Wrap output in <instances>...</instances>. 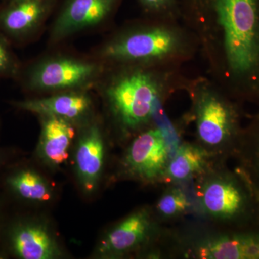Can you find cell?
<instances>
[{"label":"cell","instance_id":"obj_1","mask_svg":"<svg viewBox=\"0 0 259 259\" xmlns=\"http://www.w3.org/2000/svg\"><path fill=\"white\" fill-rule=\"evenodd\" d=\"M181 22L198 42L208 77L259 105V0H182Z\"/></svg>","mask_w":259,"mask_h":259},{"label":"cell","instance_id":"obj_2","mask_svg":"<svg viewBox=\"0 0 259 259\" xmlns=\"http://www.w3.org/2000/svg\"><path fill=\"white\" fill-rule=\"evenodd\" d=\"M106 88L114 120L125 136L141 133L155 124L168 99L185 91L189 78L182 67H117Z\"/></svg>","mask_w":259,"mask_h":259},{"label":"cell","instance_id":"obj_3","mask_svg":"<svg viewBox=\"0 0 259 259\" xmlns=\"http://www.w3.org/2000/svg\"><path fill=\"white\" fill-rule=\"evenodd\" d=\"M198 52L195 35L180 20L146 16L114 35L102 56L117 67H182Z\"/></svg>","mask_w":259,"mask_h":259},{"label":"cell","instance_id":"obj_4","mask_svg":"<svg viewBox=\"0 0 259 259\" xmlns=\"http://www.w3.org/2000/svg\"><path fill=\"white\" fill-rule=\"evenodd\" d=\"M185 91L191 101L185 117L195 126L194 142L221 161L233 157L243 129V104L208 76L189 79Z\"/></svg>","mask_w":259,"mask_h":259},{"label":"cell","instance_id":"obj_5","mask_svg":"<svg viewBox=\"0 0 259 259\" xmlns=\"http://www.w3.org/2000/svg\"><path fill=\"white\" fill-rule=\"evenodd\" d=\"M192 183L195 214L207 224L229 229L259 224L251 186L237 168L229 169L226 161L214 162Z\"/></svg>","mask_w":259,"mask_h":259},{"label":"cell","instance_id":"obj_6","mask_svg":"<svg viewBox=\"0 0 259 259\" xmlns=\"http://www.w3.org/2000/svg\"><path fill=\"white\" fill-rule=\"evenodd\" d=\"M159 258L259 259V228L229 229L193 225L166 230Z\"/></svg>","mask_w":259,"mask_h":259},{"label":"cell","instance_id":"obj_7","mask_svg":"<svg viewBox=\"0 0 259 259\" xmlns=\"http://www.w3.org/2000/svg\"><path fill=\"white\" fill-rule=\"evenodd\" d=\"M166 229L153 209L142 207L107 232L99 245L97 253L103 258H122L148 248V255L152 256Z\"/></svg>","mask_w":259,"mask_h":259},{"label":"cell","instance_id":"obj_8","mask_svg":"<svg viewBox=\"0 0 259 259\" xmlns=\"http://www.w3.org/2000/svg\"><path fill=\"white\" fill-rule=\"evenodd\" d=\"M171 158L169 146L156 124L135 136L121 162L124 175L147 185L161 184Z\"/></svg>","mask_w":259,"mask_h":259},{"label":"cell","instance_id":"obj_9","mask_svg":"<svg viewBox=\"0 0 259 259\" xmlns=\"http://www.w3.org/2000/svg\"><path fill=\"white\" fill-rule=\"evenodd\" d=\"M0 240L7 254L22 259H53L60 256L57 243L46 227L28 218L2 223Z\"/></svg>","mask_w":259,"mask_h":259},{"label":"cell","instance_id":"obj_10","mask_svg":"<svg viewBox=\"0 0 259 259\" xmlns=\"http://www.w3.org/2000/svg\"><path fill=\"white\" fill-rule=\"evenodd\" d=\"M96 66L71 59H51L35 66L25 77L30 90H58L81 86L96 74Z\"/></svg>","mask_w":259,"mask_h":259},{"label":"cell","instance_id":"obj_11","mask_svg":"<svg viewBox=\"0 0 259 259\" xmlns=\"http://www.w3.org/2000/svg\"><path fill=\"white\" fill-rule=\"evenodd\" d=\"M124 0H66L56 19L52 37L60 40L111 18Z\"/></svg>","mask_w":259,"mask_h":259},{"label":"cell","instance_id":"obj_12","mask_svg":"<svg viewBox=\"0 0 259 259\" xmlns=\"http://www.w3.org/2000/svg\"><path fill=\"white\" fill-rule=\"evenodd\" d=\"M56 0H9L0 11V31L8 38L27 36L37 28Z\"/></svg>","mask_w":259,"mask_h":259},{"label":"cell","instance_id":"obj_13","mask_svg":"<svg viewBox=\"0 0 259 259\" xmlns=\"http://www.w3.org/2000/svg\"><path fill=\"white\" fill-rule=\"evenodd\" d=\"M105 146L101 131L91 126L84 131L76 146L75 155L76 171L85 192L96 189L105 163Z\"/></svg>","mask_w":259,"mask_h":259},{"label":"cell","instance_id":"obj_14","mask_svg":"<svg viewBox=\"0 0 259 259\" xmlns=\"http://www.w3.org/2000/svg\"><path fill=\"white\" fill-rule=\"evenodd\" d=\"M217 161L221 160L214 158L197 143L182 142L168 162L161 184H190Z\"/></svg>","mask_w":259,"mask_h":259},{"label":"cell","instance_id":"obj_15","mask_svg":"<svg viewBox=\"0 0 259 259\" xmlns=\"http://www.w3.org/2000/svg\"><path fill=\"white\" fill-rule=\"evenodd\" d=\"M2 187L10 197L21 202H47L51 198L50 186L37 172L12 162L1 173Z\"/></svg>","mask_w":259,"mask_h":259},{"label":"cell","instance_id":"obj_16","mask_svg":"<svg viewBox=\"0 0 259 259\" xmlns=\"http://www.w3.org/2000/svg\"><path fill=\"white\" fill-rule=\"evenodd\" d=\"M75 136L69 121L61 117H42L37 153L47 164L59 166L69 158V151Z\"/></svg>","mask_w":259,"mask_h":259},{"label":"cell","instance_id":"obj_17","mask_svg":"<svg viewBox=\"0 0 259 259\" xmlns=\"http://www.w3.org/2000/svg\"><path fill=\"white\" fill-rule=\"evenodd\" d=\"M12 105L41 117L52 116L70 121L86 115L91 107V101L84 94L71 93L47 98L13 101Z\"/></svg>","mask_w":259,"mask_h":259},{"label":"cell","instance_id":"obj_18","mask_svg":"<svg viewBox=\"0 0 259 259\" xmlns=\"http://www.w3.org/2000/svg\"><path fill=\"white\" fill-rule=\"evenodd\" d=\"M233 158L238 163L237 169L249 182L254 193L259 194V109L243 127Z\"/></svg>","mask_w":259,"mask_h":259},{"label":"cell","instance_id":"obj_19","mask_svg":"<svg viewBox=\"0 0 259 259\" xmlns=\"http://www.w3.org/2000/svg\"><path fill=\"white\" fill-rule=\"evenodd\" d=\"M188 185H167L153 209L160 222H173L187 214H195L193 192L190 194L187 190Z\"/></svg>","mask_w":259,"mask_h":259},{"label":"cell","instance_id":"obj_20","mask_svg":"<svg viewBox=\"0 0 259 259\" xmlns=\"http://www.w3.org/2000/svg\"><path fill=\"white\" fill-rule=\"evenodd\" d=\"M146 16L180 20L182 0H137Z\"/></svg>","mask_w":259,"mask_h":259},{"label":"cell","instance_id":"obj_21","mask_svg":"<svg viewBox=\"0 0 259 259\" xmlns=\"http://www.w3.org/2000/svg\"><path fill=\"white\" fill-rule=\"evenodd\" d=\"M20 71L18 61L10 48L9 39L0 31V76L16 77Z\"/></svg>","mask_w":259,"mask_h":259},{"label":"cell","instance_id":"obj_22","mask_svg":"<svg viewBox=\"0 0 259 259\" xmlns=\"http://www.w3.org/2000/svg\"><path fill=\"white\" fill-rule=\"evenodd\" d=\"M18 156V152L14 148L0 147V175L3 170Z\"/></svg>","mask_w":259,"mask_h":259},{"label":"cell","instance_id":"obj_23","mask_svg":"<svg viewBox=\"0 0 259 259\" xmlns=\"http://www.w3.org/2000/svg\"><path fill=\"white\" fill-rule=\"evenodd\" d=\"M2 207H3V199L0 197V227H1L2 223L3 221V214H2Z\"/></svg>","mask_w":259,"mask_h":259},{"label":"cell","instance_id":"obj_24","mask_svg":"<svg viewBox=\"0 0 259 259\" xmlns=\"http://www.w3.org/2000/svg\"><path fill=\"white\" fill-rule=\"evenodd\" d=\"M255 199H256L257 214H258V218L259 221V194L254 193Z\"/></svg>","mask_w":259,"mask_h":259}]
</instances>
